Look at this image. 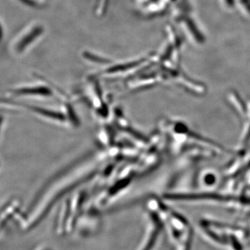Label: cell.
<instances>
[{"instance_id":"6da1fadb","label":"cell","mask_w":250,"mask_h":250,"mask_svg":"<svg viewBox=\"0 0 250 250\" xmlns=\"http://www.w3.org/2000/svg\"><path fill=\"white\" fill-rule=\"evenodd\" d=\"M43 32L44 28L40 23H31L13 39L10 50L16 55H21L40 39Z\"/></svg>"},{"instance_id":"7a4b0ae2","label":"cell","mask_w":250,"mask_h":250,"mask_svg":"<svg viewBox=\"0 0 250 250\" xmlns=\"http://www.w3.org/2000/svg\"><path fill=\"white\" fill-rule=\"evenodd\" d=\"M51 93L50 90L45 87H20L9 90L10 98L27 96V95H48Z\"/></svg>"},{"instance_id":"3957f363","label":"cell","mask_w":250,"mask_h":250,"mask_svg":"<svg viewBox=\"0 0 250 250\" xmlns=\"http://www.w3.org/2000/svg\"><path fill=\"white\" fill-rule=\"evenodd\" d=\"M17 208L14 202H9L0 210V233L6 226L10 219L14 214V210Z\"/></svg>"},{"instance_id":"277c9868","label":"cell","mask_w":250,"mask_h":250,"mask_svg":"<svg viewBox=\"0 0 250 250\" xmlns=\"http://www.w3.org/2000/svg\"><path fill=\"white\" fill-rule=\"evenodd\" d=\"M29 109L34 113L40 114L41 116L48 117V118H54V119L62 120V116L60 113H55V112L47 111V110L44 109L39 107H35V106H29Z\"/></svg>"},{"instance_id":"5b68a950","label":"cell","mask_w":250,"mask_h":250,"mask_svg":"<svg viewBox=\"0 0 250 250\" xmlns=\"http://www.w3.org/2000/svg\"><path fill=\"white\" fill-rule=\"evenodd\" d=\"M19 1L24 3V4H27L28 6L35 7V6H39L41 4H42L43 0H19Z\"/></svg>"},{"instance_id":"8992f818","label":"cell","mask_w":250,"mask_h":250,"mask_svg":"<svg viewBox=\"0 0 250 250\" xmlns=\"http://www.w3.org/2000/svg\"><path fill=\"white\" fill-rule=\"evenodd\" d=\"M4 116L0 113V134H1V129H2L3 125H4Z\"/></svg>"},{"instance_id":"52a82bcc","label":"cell","mask_w":250,"mask_h":250,"mask_svg":"<svg viewBox=\"0 0 250 250\" xmlns=\"http://www.w3.org/2000/svg\"><path fill=\"white\" fill-rule=\"evenodd\" d=\"M1 36H2V31H1V28L0 27V40H1Z\"/></svg>"}]
</instances>
